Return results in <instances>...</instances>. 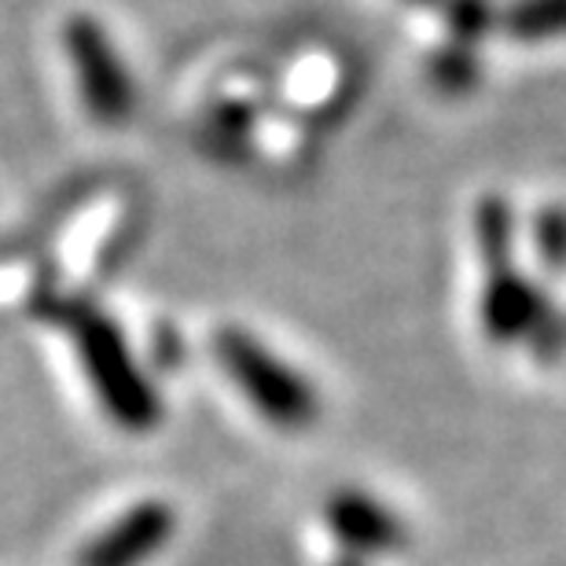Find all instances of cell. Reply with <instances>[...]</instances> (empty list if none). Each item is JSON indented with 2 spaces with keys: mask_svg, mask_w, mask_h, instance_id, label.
Masks as SVG:
<instances>
[{
  "mask_svg": "<svg viewBox=\"0 0 566 566\" xmlns=\"http://www.w3.org/2000/svg\"><path fill=\"white\" fill-rule=\"evenodd\" d=\"M338 566H365V559H357V556H343V563Z\"/></svg>",
  "mask_w": 566,
  "mask_h": 566,
  "instance_id": "obj_12",
  "label": "cell"
},
{
  "mask_svg": "<svg viewBox=\"0 0 566 566\" xmlns=\"http://www.w3.org/2000/svg\"><path fill=\"white\" fill-rule=\"evenodd\" d=\"M177 534V507L169 501H140L96 534L77 556V566H147Z\"/></svg>",
  "mask_w": 566,
  "mask_h": 566,
  "instance_id": "obj_4",
  "label": "cell"
},
{
  "mask_svg": "<svg viewBox=\"0 0 566 566\" xmlns=\"http://www.w3.org/2000/svg\"><path fill=\"white\" fill-rule=\"evenodd\" d=\"M474 240H479V254L485 269H504L515 265L512 251H515V213L501 196H485L474 207Z\"/></svg>",
  "mask_w": 566,
  "mask_h": 566,
  "instance_id": "obj_7",
  "label": "cell"
},
{
  "mask_svg": "<svg viewBox=\"0 0 566 566\" xmlns=\"http://www.w3.org/2000/svg\"><path fill=\"white\" fill-rule=\"evenodd\" d=\"M63 52L74 63L82 104L104 126H122L137 111V85L126 71L111 33L93 15H71L63 22Z\"/></svg>",
  "mask_w": 566,
  "mask_h": 566,
  "instance_id": "obj_3",
  "label": "cell"
},
{
  "mask_svg": "<svg viewBox=\"0 0 566 566\" xmlns=\"http://www.w3.org/2000/svg\"><path fill=\"white\" fill-rule=\"evenodd\" d=\"M449 4V27L457 44H474L485 33L490 22V4L485 0H446Z\"/></svg>",
  "mask_w": 566,
  "mask_h": 566,
  "instance_id": "obj_10",
  "label": "cell"
},
{
  "mask_svg": "<svg viewBox=\"0 0 566 566\" xmlns=\"http://www.w3.org/2000/svg\"><path fill=\"white\" fill-rule=\"evenodd\" d=\"M482 324L493 343H512V338H526L548 324V305L534 283H530L515 265L493 269L490 283H485L482 298Z\"/></svg>",
  "mask_w": 566,
  "mask_h": 566,
  "instance_id": "obj_6",
  "label": "cell"
},
{
  "mask_svg": "<svg viewBox=\"0 0 566 566\" xmlns=\"http://www.w3.org/2000/svg\"><path fill=\"white\" fill-rule=\"evenodd\" d=\"M324 523L338 537V545L346 548V556L357 559L390 556V552H398L405 545L401 518L365 490L335 493L324 504Z\"/></svg>",
  "mask_w": 566,
  "mask_h": 566,
  "instance_id": "obj_5",
  "label": "cell"
},
{
  "mask_svg": "<svg viewBox=\"0 0 566 566\" xmlns=\"http://www.w3.org/2000/svg\"><path fill=\"white\" fill-rule=\"evenodd\" d=\"M213 357L243 401L283 434H302L321 416V398L313 382L298 376L287 360L276 357L262 338L247 327H221L213 335Z\"/></svg>",
  "mask_w": 566,
  "mask_h": 566,
  "instance_id": "obj_2",
  "label": "cell"
},
{
  "mask_svg": "<svg viewBox=\"0 0 566 566\" xmlns=\"http://www.w3.org/2000/svg\"><path fill=\"white\" fill-rule=\"evenodd\" d=\"M409 4H420V8H438V4H446V0H409Z\"/></svg>",
  "mask_w": 566,
  "mask_h": 566,
  "instance_id": "obj_11",
  "label": "cell"
},
{
  "mask_svg": "<svg viewBox=\"0 0 566 566\" xmlns=\"http://www.w3.org/2000/svg\"><path fill=\"white\" fill-rule=\"evenodd\" d=\"M504 27L523 44L566 38V0H515L504 15Z\"/></svg>",
  "mask_w": 566,
  "mask_h": 566,
  "instance_id": "obj_8",
  "label": "cell"
},
{
  "mask_svg": "<svg viewBox=\"0 0 566 566\" xmlns=\"http://www.w3.org/2000/svg\"><path fill=\"white\" fill-rule=\"evenodd\" d=\"M66 327H71L88 387H93L96 401L104 405L111 423L129 430V434L155 430L163 420V405H158V394L140 371L137 357H133L122 327L111 316L88 310V305H74L71 316H66Z\"/></svg>",
  "mask_w": 566,
  "mask_h": 566,
  "instance_id": "obj_1",
  "label": "cell"
},
{
  "mask_svg": "<svg viewBox=\"0 0 566 566\" xmlns=\"http://www.w3.org/2000/svg\"><path fill=\"white\" fill-rule=\"evenodd\" d=\"M534 247L548 269H566V207H545L537 213Z\"/></svg>",
  "mask_w": 566,
  "mask_h": 566,
  "instance_id": "obj_9",
  "label": "cell"
}]
</instances>
